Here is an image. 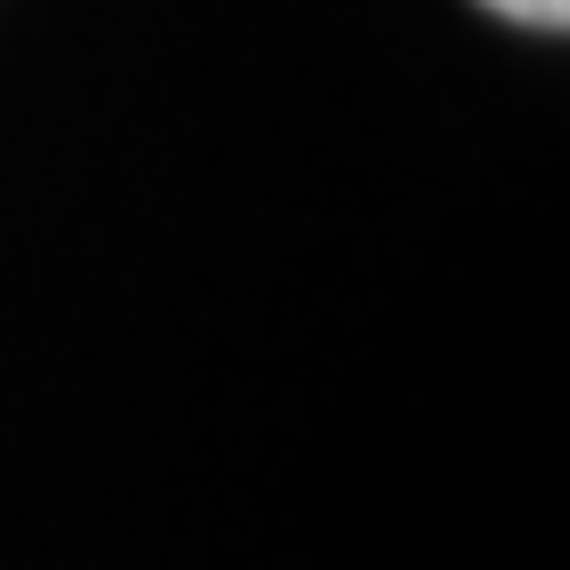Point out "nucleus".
Segmentation results:
<instances>
[{
  "label": "nucleus",
  "instance_id": "1",
  "mask_svg": "<svg viewBox=\"0 0 570 570\" xmlns=\"http://www.w3.org/2000/svg\"><path fill=\"white\" fill-rule=\"evenodd\" d=\"M495 18H512V26H537V35H562L570 26V0H487Z\"/></svg>",
  "mask_w": 570,
  "mask_h": 570
}]
</instances>
